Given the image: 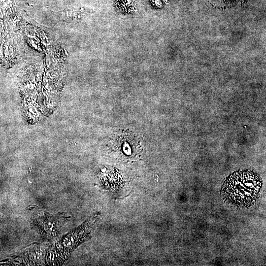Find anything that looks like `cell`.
I'll return each instance as SVG.
<instances>
[{"label":"cell","instance_id":"7a4b0ae2","mask_svg":"<svg viewBox=\"0 0 266 266\" xmlns=\"http://www.w3.org/2000/svg\"><path fill=\"white\" fill-rule=\"evenodd\" d=\"M116 3L118 8L126 12H132L136 9L133 0H116Z\"/></svg>","mask_w":266,"mask_h":266},{"label":"cell","instance_id":"6da1fadb","mask_svg":"<svg viewBox=\"0 0 266 266\" xmlns=\"http://www.w3.org/2000/svg\"><path fill=\"white\" fill-rule=\"evenodd\" d=\"M261 187V180L256 174L249 171H239L227 179L222 193L231 203L245 206L256 200Z\"/></svg>","mask_w":266,"mask_h":266}]
</instances>
